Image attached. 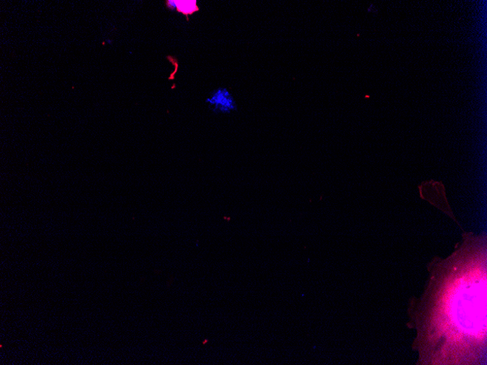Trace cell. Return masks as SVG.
<instances>
[{"label": "cell", "mask_w": 487, "mask_h": 365, "mask_svg": "<svg viewBox=\"0 0 487 365\" xmlns=\"http://www.w3.org/2000/svg\"><path fill=\"white\" fill-rule=\"evenodd\" d=\"M166 5L170 11H176L186 16L199 11L196 0H168Z\"/></svg>", "instance_id": "obj_3"}, {"label": "cell", "mask_w": 487, "mask_h": 365, "mask_svg": "<svg viewBox=\"0 0 487 365\" xmlns=\"http://www.w3.org/2000/svg\"><path fill=\"white\" fill-rule=\"evenodd\" d=\"M205 103L215 114L229 115L238 110L233 94L228 88L220 87L210 93Z\"/></svg>", "instance_id": "obj_2"}, {"label": "cell", "mask_w": 487, "mask_h": 365, "mask_svg": "<svg viewBox=\"0 0 487 365\" xmlns=\"http://www.w3.org/2000/svg\"><path fill=\"white\" fill-rule=\"evenodd\" d=\"M486 237L464 236L462 247L435 264L416 314L423 364H478L486 352Z\"/></svg>", "instance_id": "obj_1"}]
</instances>
